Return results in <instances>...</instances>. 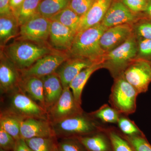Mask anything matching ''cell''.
I'll return each instance as SVG.
<instances>
[{
	"label": "cell",
	"mask_w": 151,
	"mask_h": 151,
	"mask_svg": "<svg viewBox=\"0 0 151 151\" xmlns=\"http://www.w3.org/2000/svg\"><path fill=\"white\" fill-rule=\"evenodd\" d=\"M21 81L20 70L1 52L0 61V89L1 94H8L19 87Z\"/></svg>",
	"instance_id": "cell-12"
},
{
	"label": "cell",
	"mask_w": 151,
	"mask_h": 151,
	"mask_svg": "<svg viewBox=\"0 0 151 151\" xmlns=\"http://www.w3.org/2000/svg\"><path fill=\"white\" fill-rule=\"evenodd\" d=\"M103 131L108 136L114 151H134L128 141L120 134L117 128L104 125Z\"/></svg>",
	"instance_id": "cell-27"
},
{
	"label": "cell",
	"mask_w": 151,
	"mask_h": 151,
	"mask_svg": "<svg viewBox=\"0 0 151 151\" xmlns=\"http://www.w3.org/2000/svg\"><path fill=\"white\" fill-rule=\"evenodd\" d=\"M8 111L22 119H47L46 110L26 94L19 87L12 92Z\"/></svg>",
	"instance_id": "cell-6"
},
{
	"label": "cell",
	"mask_w": 151,
	"mask_h": 151,
	"mask_svg": "<svg viewBox=\"0 0 151 151\" xmlns=\"http://www.w3.org/2000/svg\"><path fill=\"white\" fill-rule=\"evenodd\" d=\"M13 151H33L28 145L25 139L22 138L16 140Z\"/></svg>",
	"instance_id": "cell-39"
},
{
	"label": "cell",
	"mask_w": 151,
	"mask_h": 151,
	"mask_svg": "<svg viewBox=\"0 0 151 151\" xmlns=\"http://www.w3.org/2000/svg\"><path fill=\"white\" fill-rule=\"evenodd\" d=\"M133 33L137 39H151V19L145 15L132 24Z\"/></svg>",
	"instance_id": "cell-30"
},
{
	"label": "cell",
	"mask_w": 151,
	"mask_h": 151,
	"mask_svg": "<svg viewBox=\"0 0 151 151\" xmlns=\"http://www.w3.org/2000/svg\"><path fill=\"white\" fill-rule=\"evenodd\" d=\"M33 151H53L56 137H35L25 140Z\"/></svg>",
	"instance_id": "cell-29"
},
{
	"label": "cell",
	"mask_w": 151,
	"mask_h": 151,
	"mask_svg": "<svg viewBox=\"0 0 151 151\" xmlns=\"http://www.w3.org/2000/svg\"><path fill=\"white\" fill-rule=\"evenodd\" d=\"M139 93L121 75L114 78L109 103L121 114L129 116L136 112Z\"/></svg>",
	"instance_id": "cell-5"
},
{
	"label": "cell",
	"mask_w": 151,
	"mask_h": 151,
	"mask_svg": "<svg viewBox=\"0 0 151 151\" xmlns=\"http://www.w3.org/2000/svg\"><path fill=\"white\" fill-rule=\"evenodd\" d=\"M125 135L126 140L134 151H151V145L147 140L144 134L136 136Z\"/></svg>",
	"instance_id": "cell-32"
},
{
	"label": "cell",
	"mask_w": 151,
	"mask_h": 151,
	"mask_svg": "<svg viewBox=\"0 0 151 151\" xmlns=\"http://www.w3.org/2000/svg\"><path fill=\"white\" fill-rule=\"evenodd\" d=\"M68 58L67 53L59 51L45 55L30 67L20 70L21 78L30 76L42 77L55 73L60 66Z\"/></svg>",
	"instance_id": "cell-10"
},
{
	"label": "cell",
	"mask_w": 151,
	"mask_h": 151,
	"mask_svg": "<svg viewBox=\"0 0 151 151\" xmlns=\"http://www.w3.org/2000/svg\"><path fill=\"white\" fill-rule=\"evenodd\" d=\"M103 132L77 137V139L88 151H109L108 141Z\"/></svg>",
	"instance_id": "cell-23"
},
{
	"label": "cell",
	"mask_w": 151,
	"mask_h": 151,
	"mask_svg": "<svg viewBox=\"0 0 151 151\" xmlns=\"http://www.w3.org/2000/svg\"><path fill=\"white\" fill-rule=\"evenodd\" d=\"M150 64H151V62H150Z\"/></svg>",
	"instance_id": "cell-44"
},
{
	"label": "cell",
	"mask_w": 151,
	"mask_h": 151,
	"mask_svg": "<svg viewBox=\"0 0 151 151\" xmlns=\"http://www.w3.org/2000/svg\"><path fill=\"white\" fill-rule=\"evenodd\" d=\"M51 124L57 139L74 138L103 132L104 126L84 111Z\"/></svg>",
	"instance_id": "cell-2"
},
{
	"label": "cell",
	"mask_w": 151,
	"mask_h": 151,
	"mask_svg": "<svg viewBox=\"0 0 151 151\" xmlns=\"http://www.w3.org/2000/svg\"><path fill=\"white\" fill-rule=\"evenodd\" d=\"M144 16L133 12L120 0L112 1L101 23L107 28L124 24H133Z\"/></svg>",
	"instance_id": "cell-11"
},
{
	"label": "cell",
	"mask_w": 151,
	"mask_h": 151,
	"mask_svg": "<svg viewBox=\"0 0 151 151\" xmlns=\"http://www.w3.org/2000/svg\"><path fill=\"white\" fill-rule=\"evenodd\" d=\"M22 119L8 110L2 111L0 116V127L17 140L21 138L20 123Z\"/></svg>",
	"instance_id": "cell-22"
},
{
	"label": "cell",
	"mask_w": 151,
	"mask_h": 151,
	"mask_svg": "<svg viewBox=\"0 0 151 151\" xmlns=\"http://www.w3.org/2000/svg\"><path fill=\"white\" fill-rule=\"evenodd\" d=\"M41 0H24L18 11L14 14L19 26L38 13L37 9Z\"/></svg>",
	"instance_id": "cell-26"
},
{
	"label": "cell",
	"mask_w": 151,
	"mask_h": 151,
	"mask_svg": "<svg viewBox=\"0 0 151 151\" xmlns=\"http://www.w3.org/2000/svg\"><path fill=\"white\" fill-rule=\"evenodd\" d=\"M130 10L137 14H142L145 11L150 0H120Z\"/></svg>",
	"instance_id": "cell-36"
},
{
	"label": "cell",
	"mask_w": 151,
	"mask_h": 151,
	"mask_svg": "<svg viewBox=\"0 0 151 151\" xmlns=\"http://www.w3.org/2000/svg\"><path fill=\"white\" fill-rule=\"evenodd\" d=\"M89 114L102 124H117L121 115L116 109L106 104Z\"/></svg>",
	"instance_id": "cell-28"
},
{
	"label": "cell",
	"mask_w": 151,
	"mask_h": 151,
	"mask_svg": "<svg viewBox=\"0 0 151 151\" xmlns=\"http://www.w3.org/2000/svg\"><path fill=\"white\" fill-rule=\"evenodd\" d=\"M2 50L19 70L27 69L42 57L58 50L45 44L24 40H17Z\"/></svg>",
	"instance_id": "cell-3"
},
{
	"label": "cell",
	"mask_w": 151,
	"mask_h": 151,
	"mask_svg": "<svg viewBox=\"0 0 151 151\" xmlns=\"http://www.w3.org/2000/svg\"><path fill=\"white\" fill-rule=\"evenodd\" d=\"M58 146L60 151H84L85 147L75 138L60 139L58 142Z\"/></svg>",
	"instance_id": "cell-34"
},
{
	"label": "cell",
	"mask_w": 151,
	"mask_h": 151,
	"mask_svg": "<svg viewBox=\"0 0 151 151\" xmlns=\"http://www.w3.org/2000/svg\"><path fill=\"white\" fill-rule=\"evenodd\" d=\"M137 59L151 62V39H137Z\"/></svg>",
	"instance_id": "cell-33"
},
{
	"label": "cell",
	"mask_w": 151,
	"mask_h": 151,
	"mask_svg": "<svg viewBox=\"0 0 151 151\" xmlns=\"http://www.w3.org/2000/svg\"><path fill=\"white\" fill-rule=\"evenodd\" d=\"M51 21L37 14L20 26L17 40L45 44L49 39Z\"/></svg>",
	"instance_id": "cell-7"
},
{
	"label": "cell",
	"mask_w": 151,
	"mask_h": 151,
	"mask_svg": "<svg viewBox=\"0 0 151 151\" xmlns=\"http://www.w3.org/2000/svg\"><path fill=\"white\" fill-rule=\"evenodd\" d=\"M0 151H10L5 150H2V149H0Z\"/></svg>",
	"instance_id": "cell-43"
},
{
	"label": "cell",
	"mask_w": 151,
	"mask_h": 151,
	"mask_svg": "<svg viewBox=\"0 0 151 151\" xmlns=\"http://www.w3.org/2000/svg\"><path fill=\"white\" fill-rule=\"evenodd\" d=\"M96 0H71L69 7L80 17L84 15Z\"/></svg>",
	"instance_id": "cell-35"
},
{
	"label": "cell",
	"mask_w": 151,
	"mask_h": 151,
	"mask_svg": "<svg viewBox=\"0 0 151 151\" xmlns=\"http://www.w3.org/2000/svg\"><path fill=\"white\" fill-rule=\"evenodd\" d=\"M71 0H42L37 9L38 13L47 19L69 6Z\"/></svg>",
	"instance_id": "cell-24"
},
{
	"label": "cell",
	"mask_w": 151,
	"mask_h": 151,
	"mask_svg": "<svg viewBox=\"0 0 151 151\" xmlns=\"http://www.w3.org/2000/svg\"><path fill=\"white\" fill-rule=\"evenodd\" d=\"M103 68L102 63H94L81 70L70 82V87L76 103L81 105V95L85 84L96 70Z\"/></svg>",
	"instance_id": "cell-20"
},
{
	"label": "cell",
	"mask_w": 151,
	"mask_h": 151,
	"mask_svg": "<svg viewBox=\"0 0 151 151\" xmlns=\"http://www.w3.org/2000/svg\"><path fill=\"white\" fill-rule=\"evenodd\" d=\"M107 29L100 23L76 34L68 53L69 57L81 58L102 63L106 52L100 46V40Z\"/></svg>",
	"instance_id": "cell-1"
},
{
	"label": "cell",
	"mask_w": 151,
	"mask_h": 151,
	"mask_svg": "<svg viewBox=\"0 0 151 151\" xmlns=\"http://www.w3.org/2000/svg\"><path fill=\"white\" fill-rule=\"evenodd\" d=\"M94 63H97L81 58L69 57L60 66L55 73L59 76L63 88L69 86L71 81L81 70Z\"/></svg>",
	"instance_id": "cell-16"
},
{
	"label": "cell",
	"mask_w": 151,
	"mask_h": 151,
	"mask_svg": "<svg viewBox=\"0 0 151 151\" xmlns=\"http://www.w3.org/2000/svg\"><path fill=\"white\" fill-rule=\"evenodd\" d=\"M134 35L133 25L124 24L108 28L100 38V46L105 52L122 45Z\"/></svg>",
	"instance_id": "cell-13"
},
{
	"label": "cell",
	"mask_w": 151,
	"mask_h": 151,
	"mask_svg": "<svg viewBox=\"0 0 151 151\" xmlns=\"http://www.w3.org/2000/svg\"><path fill=\"white\" fill-rule=\"evenodd\" d=\"M24 1V0H10V1L11 8L14 15L18 11Z\"/></svg>",
	"instance_id": "cell-40"
},
{
	"label": "cell",
	"mask_w": 151,
	"mask_h": 151,
	"mask_svg": "<svg viewBox=\"0 0 151 151\" xmlns=\"http://www.w3.org/2000/svg\"><path fill=\"white\" fill-rule=\"evenodd\" d=\"M41 78L43 80L45 103L47 111L60 97L63 88L59 76L56 73Z\"/></svg>",
	"instance_id": "cell-18"
},
{
	"label": "cell",
	"mask_w": 151,
	"mask_h": 151,
	"mask_svg": "<svg viewBox=\"0 0 151 151\" xmlns=\"http://www.w3.org/2000/svg\"><path fill=\"white\" fill-rule=\"evenodd\" d=\"M20 134L21 137L25 140L35 137H55L50 121L36 118L22 119Z\"/></svg>",
	"instance_id": "cell-15"
},
{
	"label": "cell",
	"mask_w": 151,
	"mask_h": 151,
	"mask_svg": "<svg viewBox=\"0 0 151 151\" xmlns=\"http://www.w3.org/2000/svg\"><path fill=\"white\" fill-rule=\"evenodd\" d=\"M122 75L139 94L146 93L151 83L150 63L142 59H136L127 67Z\"/></svg>",
	"instance_id": "cell-8"
},
{
	"label": "cell",
	"mask_w": 151,
	"mask_h": 151,
	"mask_svg": "<svg viewBox=\"0 0 151 151\" xmlns=\"http://www.w3.org/2000/svg\"><path fill=\"white\" fill-rule=\"evenodd\" d=\"M19 87L25 93L28 94L32 100L46 110L44 96L43 82L41 77L30 76L21 78Z\"/></svg>",
	"instance_id": "cell-19"
},
{
	"label": "cell",
	"mask_w": 151,
	"mask_h": 151,
	"mask_svg": "<svg viewBox=\"0 0 151 151\" xmlns=\"http://www.w3.org/2000/svg\"><path fill=\"white\" fill-rule=\"evenodd\" d=\"M128 116L123 114L120 115L117 123L119 130L124 135L128 136L144 134L134 122L129 119Z\"/></svg>",
	"instance_id": "cell-31"
},
{
	"label": "cell",
	"mask_w": 151,
	"mask_h": 151,
	"mask_svg": "<svg viewBox=\"0 0 151 151\" xmlns=\"http://www.w3.org/2000/svg\"><path fill=\"white\" fill-rule=\"evenodd\" d=\"M113 0H96L89 10L80 18L76 33L101 23Z\"/></svg>",
	"instance_id": "cell-17"
},
{
	"label": "cell",
	"mask_w": 151,
	"mask_h": 151,
	"mask_svg": "<svg viewBox=\"0 0 151 151\" xmlns=\"http://www.w3.org/2000/svg\"><path fill=\"white\" fill-rule=\"evenodd\" d=\"M137 40L133 35L122 45L105 53L103 68L108 70L113 78H116L137 59Z\"/></svg>",
	"instance_id": "cell-4"
},
{
	"label": "cell",
	"mask_w": 151,
	"mask_h": 151,
	"mask_svg": "<svg viewBox=\"0 0 151 151\" xmlns=\"http://www.w3.org/2000/svg\"><path fill=\"white\" fill-rule=\"evenodd\" d=\"M80 18L81 17L68 7L49 19L50 21L59 22L76 33Z\"/></svg>",
	"instance_id": "cell-25"
},
{
	"label": "cell",
	"mask_w": 151,
	"mask_h": 151,
	"mask_svg": "<svg viewBox=\"0 0 151 151\" xmlns=\"http://www.w3.org/2000/svg\"><path fill=\"white\" fill-rule=\"evenodd\" d=\"M76 33L59 22L51 21L49 39L52 48L68 53L70 51Z\"/></svg>",
	"instance_id": "cell-14"
},
{
	"label": "cell",
	"mask_w": 151,
	"mask_h": 151,
	"mask_svg": "<svg viewBox=\"0 0 151 151\" xmlns=\"http://www.w3.org/2000/svg\"><path fill=\"white\" fill-rule=\"evenodd\" d=\"M53 151H60L58 148V141H57L55 145Z\"/></svg>",
	"instance_id": "cell-42"
},
{
	"label": "cell",
	"mask_w": 151,
	"mask_h": 151,
	"mask_svg": "<svg viewBox=\"0 0 151 151\" xmlns=\"http://www.w3.org/2000/svg\"><path fill=\"white\" fill-rule=\"evenodd\" d=\"M143 14L146 17L151 19V0H150Z\"/></svg>",
	"instance_id": "cell-41"
},
{
	"label": "cell",
	"mask_w": 151,
	"mask_h": 151,
	"mask_svg": "<svg viewBox=\"0 0 151 151\" xmlns=\"http://www.w3.org/2000/svg\"><path fill=\"white\" fill-rule=\"evenodd\" d=\"M10 1L0 0V16L14 14L11 8Z\"/></svg>",
	"instance_id": "cell-38"
},
{
	"label": "cell",
	"mask_w": 151,
	"mask_h": 151,
	"mask_svg": "<svg viewBox=\"0 0 151 151\" xmlns=\"http://www.w3.org/2000/svg\"><path fill=\"white\" fill-rule=\"evenodd\" d=\"M20 27L14 14L0 16V45L3 49L11 39L19 34Z\"/></svg>",
	"instance_id": "cell-21"
},
{
	"label": "cell",
	"mask_w": 151,
	"mask_h": 151,
	"mask_svg": "<svg viewBox=\"0 0 151 151\" xmlns=\"http://www.w3.org/2000/svg\"><path fill=\"white\" fill-rule=\"evenodd\" d=\"M16 140L0 127V149L13 151Z\"/></svg>",
	"instance_id": "cell-37"
},
{
	"label": "cell",
	"mask_w": 151,
	"mask_h": 151,
	"mask_svg": "<svg viewBox=\"0 0 151 151\" xmlns=\"http://www.w3.org/2000/svg\"><path fill=\"white\" fill-rule=\"evenodd\" d=\"M83 112L81 105L76 103L69 86H65L58 100L47 111V118L52 123Z\"/></svg>",
	"instance_id": "cell-9"
},
{
	"label": "cell",
	"mask_w": 151,
	"mask_h": 151,
	"mask_svg": "<svg viewBox=\"0 0 151 151\" xmlns=\"http://www.w3.org/2000/svg\"><path fill=\"white\" fill-rule=\"evenodd\" d=\"M41 1H42V0H41Z\"/></svg>",
	"instance_id": "cell-45"
}]
</instances>
